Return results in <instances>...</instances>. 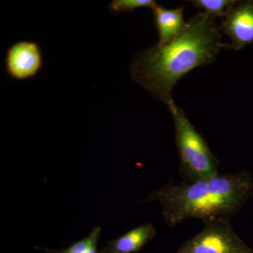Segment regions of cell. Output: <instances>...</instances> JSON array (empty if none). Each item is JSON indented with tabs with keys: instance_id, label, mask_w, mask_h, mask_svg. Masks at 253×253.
<instances>
[{
	"instance_id": "obj_1",
	"label": "cell",
	"mask_w": 253,
	"mask_h": 253,
	"mask_svg": "<svg viewBox=\"0 0 253 253\" xmlns=\"http://www.w3.org/2000/svg\"><path fill=\"white\" fill-rule=\"evenodd\" d=\"M216 18L199 13L190 18L180 34L136 54L131 77L153 97L168 104L181 78L199 66L211 64L224 47Z\"/></svg>"
},
{
	"instance_id": "obj_6",
	"label": "cell",
	"mask_w": 253,
	"mask_h": 253,
	"mask_svg": "<svg viewBox=\"0 0 253 253\" xmlns=\"http://www.w3.org/2000/svg\"><path fill=\"white\" fill-rule=\"evenodd\" d=\"M42 63L41 48L32 41L15 43L7 50L5 59L6 72L17 81L35 77L41 71Z\"/></svg>"
},
{
	"instance_id": "obj_7",
	"label": "cell",
	"mask_w": 253,
	"mask_h": 253,
	"mask_svg": "<svg viewBox=\"0 0 253 253\" xmlns=\"http://www.w3.org/2000/svg\"><path fill=\"white\" fill-rule=\"evenodd\" d=\"M156 231L152 224H143L128 231L117 239L107 242L100 253H136L139 252L150 240L154 239Z\"/></svg>"
},
{
	"instance_id": "obj_4",
	"label": "cell",
	"mask_w": 253,
	"mask_h": 253,
	"mask_svg": "<svg viewBox=\"0 0 253 253\" xmlns=\"http://www.w3.org/2000/svg\"><path fill=\"white\" fill-rule=\"evenodd\" d=\"M231 218L204 222V229L184 243L176 253H253L231 226Z\"/></svg>"
},
{
	"instance_id": "obj_2",
	"label": "cell",
	"mask_w": 253,
	"mask_h": 253,
	"mask_svg": "<svg viewBox=\"0 0 253 253\" xmlns=\"http://www.w3.org/2000/svg\"><path fill=\"white\" fill-rule=\"evenodd\" d=\"M253 194L248 172L224 174L176 185L172 181L139 203L158 201L166 224L174 226L191 218L204 222L239 213Z\"/></svg>"
},
{
	"instance_id": "obj_8",
	"label": "cell",
	"mask_w": 253,
	"mask_h": 253,
	"mask_svg": "<svg viewBox=\"0 0 253 253\" xmlns=\"http://www.w3.org/2000/svg\"><path fill=\"white\" fill-rule=\"evenodd\" d=\"M152 9L159 36L158 44H166L172 41L185 28L183 7L170 9L156 4Z\"/></svg>"
},
{
	"instance_id": "obj_5",
	"label": "cell",
	"mask_w": 253,
	"mask_h": 253,
	"mask_svg": "<svg viewBox=\"0 0 253 253\" xmlns=\"http://www.w3.org/2000/svg\"><path fill=\"white\" fill-rule=\"evenodd\" d=\"M223 18L221 29L230 40L224 47L241 50L253 44V1H236Z\"/></svg>"
},
{
	"instance_id": "obj_9",
	"label": "cell",
	"mask_w": 253,
	"mask_h": 253,
	"mask_svg": "<svg viewBox=\"0 0 253 253\" xmlns=\"http://www.w3.org/2000/svg\"><path fill=\"white\" fill-rule=\"evenodd\" d=\"M101 228L96 226L85 237L83 238L66 249L51 250L44 248H36L49 253H100L97 250V243L101 236Z\"/></svg>"
},
{
	"instance_id": "obj_3",
	"label": "cell",
	"mask_w": 253,
	"mask_h": 253,
	"mask_svg": "<svg viewBox=\"0 0 253 253\" xmlns=\"http://www.w3.org/2000/svg\"><path fill=\"white\" fill-rule=\"evenodd\" d=\"M175 126V144L180 160L184 183L218 175L219 162L202 135L195 129L185 113L171 101L168 104Z\"/></svg>"
},
{
	"instance_id": "obj_11",
	"label": "cell",
	"mask_w": 253,
	"mask_h": 253,
	"mask_svg": "<svg viewBox=\"0 0 253 253\" xmlns=\"http://www.w3.org/2000/svg\"><path fill=\"white\" fill-rule=\"evenodd\" d=\"M156 4L154 0H113L109 8L115 13H130L140 7H154Z\"/></svg>"
},
{
	"instance_id": "obj_10",
	"label": "cell",
	"mask_w": 253,
	"mask_h": 253,
	"mask_svg": "<svg viewBox=\"0 0 253 253\" xmlns=\"http://www.w3.org/2000/svg\"><path fill=\"white\" fill-rule=\"evenodd\" d=\"M236 1L234 0H194L191 2L196 7L204 9L206 14L213 17L223 18L227 10L235 4Z\"/></svg>"
}]
</instances>
